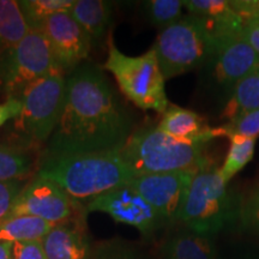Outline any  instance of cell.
<instances>
[{
	"label": "cell",
	"mask_w": 259,
	"mask_h": 259,
	"mask_svg": "<svg viewBox=\"0 0 259 259\" xmlns=\"http://www.w3.org/2000/svg\"><path fill=\"white\" fill-rule=\"evenodd\" d=\"M240 36L259 54V15L246 19Z\"/></svg>",
	"instance_id": "cell-31"
},
{
	"label": "cell",
	"mask_w": 259,
	"mask_h": 259,
	"mask_svg": "<svg viewBox=\"0 0 259 259\" xmlns=\"http://www.w3.org/2000/svg\"><path fill=\"white\" fill-rule=\"evenodd\" d=\"M206 143H189L168 136L158 127L134 131L121 148V156L136 177L199 169L210 163Z\"/></svg>",
	"instance_id": "cell-3"
},
{
	"label": "cell",
	"mask_w": 259,
	"mask_h": 259,
	"mask_svg": "<svg viewBox=\"0 0 259 259\" xmlns=\"http://www.w3.org/2000/svg\"><path fill=\"white\" fill-rule=\"evenodd\" d=\"M220 137L232 138L234 136L257 138L259 136V109L241 114L226 125L218 127Z\"/></svg>",
	"instance_id": "cell-25"
},
{
	"label": "cell",
	"mask_w": 259,
	"mask_h": 259,
	"mask_svg": "<svg viewBox=\"0 0 259 259\" xmlns=\"http://www.w3.org/2000/svg\"><path fill=\"white\" fill-rule=\"evenodd\" d=\"M240 216L219 168L211 162L199 168L187 191L179 221L198 234L211 235Z\"/></svg>",
	"instance_id": "cell-7"
},
{
	"label": "cell",
	"mask_w": 259,
	"mask_h": 259,
	"mask_svg": "<svg viewBox=\"0 0 259 259\" xmlns=\"http://www.w3.org/2000/svg\"><path fill=\"white\" fill-rule=\"evenodd\" d=\"M84 209L57 223L42 239L48 259H90L93 248L85 226Z\"/></svg>",
	"instance_id": "cell-13"
},
{
	"label": "cell",
	"mask_w": 259,
	"mask_h": 259,
	"mask_svg": "<svg viewBox=\"0 0 259 259\" xmlns=\"http://www.w3.org/2000/svg\"><path fill=\"white\" fill-rule=\"evenodd\" d=\"M198 169L147 174L136 177L128 185L144 197L168 223L179 221L187 191Z\"/></svg>",
	"instance_id": "cell-11"
},
{
	"label": "cell",
	"mask_w": 259,
	"mask_h": 259,
	"mask_svg": "<svg viewBox=\"0 0 259 259\" xmlns=\"http://www.w3.org/2000/svg\"><path fill=\"white\" fill-rule=\"evenodd\" d=\"M36 158L31 149L17 143L0 142V183L11 180H27L35 169Z\"/></svg>",
	"instance_id": "cell-18"
},
{
	"label": "cell",
	"mask_w": 259,
	"mask_h": 259,
	"mask_svg": "<svg viewBox=\"0 0 259 259\" xmlns=\"http://www.w3.org/2000/svg\"><path fill=\"white\" fill-rule=\"evenodd\" d=\"M220 46L206 22L189 15L161 30L153 50L164 78L169 79L209 64Z\"/></svg>",
	"instance_id": "cell-4"
},
{
	"label": "cell",
	"mask_w": 259,
	"mask_h": 259,
	"mask_svg": "<svg viewBox=\"0 0 259 259\" xmlns=\"http://www.w3.org/2000/svg\"><path fill=\"white\" fill-rule=\"evenodd\" d=\"M54 225L32 216H17L0 223V242L42 240Z\"/></svg>",
	"instance_id": "cell-21"
},
{
	"label": "cell",
	"mask_w": 259,
	"mask_h": 259,
	"mask_svg": "<svg viewBox=\"0 0 259 259\" xmlns=\"http://www.w3.org/2000/svg\"><path fill=\"white\" fill-rule=\"evenodd\" d=\"M184 2L181 0H149L144 3L149 23L161 30L183 18Z\"/></svg>",
	"instance_id": "cell-24"
},
{
	"label": "cell",
	"mask_w": 259,
	"mask_h": 259,
	"mask_svg": "<svg viewBox=\"0 0 259 259\" xmlns=\"http://www.w3.org/2000/svg\"><path fill=\"white\" fill-rule=\"evenodd\" d=\"M120 150L42 155L36 174L53 180L77 202H88L116 187L127 185L136 178Z\"/></svg>",
	"instance_id": "cell-2"
},
{
	"label": "cell",
	"mask_w": 259,
	"mask_h": 259,
	"mask_svg": "<svg viewBox=\"0 0 259 259\" xmlns=\"http://www.w3.org/2000/svg\"><path fill=\"white\" fill-rule=\"evenodd\" d=\"M84 209L87 212H105L116 222L135 227L144 236H151L166 225H169L166 219L128 184L88 200Z\"/></svg>",
	"instance_id": "cell-9"
},
{
	"label": "cell",
	"mask_w": 259,
	"mask_h": 259,
	"mask_svg": "<svg viewBox=\"0 0 259 259\" xmlns=\"http://www.w3.org/2000/svg\"><path fill=\"white\" fill-rule=\"evenodd\" d=\"M103 69L113 74L121 94L138 108L163 114L169 107L166 78L153 48L142 56L130 57L121 53L109 37Z\"/></svg>",
	"instance_id": "cell-6"
},
{
	"label": "cell",
	"mask_w": 259,
	"mask_h": 259,
	"mask_svg": "<svg viewBox=\"0 0 259 259\" xmlns=\"http://www.w3.org/2000/svg\"><path fill=\"white\" fill-rule=\"evenodd\" d=\"M27 183V180H11L0 183V223L8 218L11 209L14 208L16 199Z\"/></svg>",
	"instance_id": "cell-27"
},
{
	"label": "cell",
	"mask_w": 259,
	"mask_h": 259,
	"mask_svg": "<svg viewBox=\"0 0 259 259\" xmlns=\"http://www.w3.org/2000/svg\"><path fill=\"white\" fill-rule=\"evenodd\" d=\"M58 65L47 38L30 30L17 46L0 53V93L8 99L17 97L32 83L54 71Z\"/></svg>",
	"instance_id": "cell-8"
},
{
	"label": "cell",
	"mask_w": 259,
	"mask_h": 259,
	"mask_svg": "<svg viewBox=\"0 0 259 259\" xmlns=\"http://www.w3.org/2000/svg\"><path fill=\"white\" fill-rule=\"evenodd\" d=\"M132 134V116L106 74L83 63L66 76L63 112L44 155L120 150Z\"/></svg>",
	"instance_id": "cell-1"
},
{
	"label": "cell",
	"mask_w": 259,
	"mask_h": 259,
	"mask_svg": "<svg viewBox=\"0 0 259 259\" xmlns=\"http://www.w3.org/2000/svg\"><path fill=\"white\" fill-rule=\"evenodd\" d=\"M12 259H48L42 240L12 244Z\"/></svg>",
	"instance_id": "cell-29"
},
{
	"label": "cell",
	"mask_w": 259,
	"mask_h": 259,
	"mask_svg": "<svg viewBox=\"0 0 259 259\" xmlns=\"http://www.w3.org/2000/svg\"><path fill=\"white\" fill-rule=\"evenodd\" d=\"M41 32L47 38L58 65L66 76L89 57L92 37L70 12L52 16L45 22Z\"/></svg>",
	"instance_id": "cell-12"
},
{
	"label": "cell",
	"mask_w": 259,
	"mask_h": 259,
	"mask_svg": "<svg viewBox=\"0 0 259 259\" xmlns=\"http://www.w3.org/2000/svg\"><path fill=\"white\" fill-rule=\"evenodd\" d=\"M65 94L66 74L60 70L29 85L21 96V115L14 120L15 143L31 150L47 144L60 120Z\"/></svg>",
	"instance_id": "cell-5"
},
{
	"label": "cell",
	"mask_w": 259,
	"mask_h": 259,
	"mask_svg": "<svg viewBox=\"0 0 259 259\" xmlns=\"http://www.w3.org/2000/svg\"><path fill=\"white\" fill-rule=\"evenodd\" d=\"M240 218L245 227L259 232V183L240 206Z\"/></svg>",
	"instance_id": "cell-28"
},
{
	"label": "cell",
	"mask_w": 259,
	"mask_h": 259,
	"mask_svg": "<svg viewBox=\"0 0 259 259\" xmlns=\"http://www.w3.org/2000/svg\"><path fill=\"white\" fill-rule=\"evenodd\" d=\"M0 259H12V244L11 242H0Z\"/></svg>",
	"instance_id": "cell-32"
},
{
	"label": "cell",
	"mask_w": 259,
	"mask_h": 259,
	"mask_svg": "<svg viewBox=\"0 0 259 259\" xmlns=\"http://www.w3.org/2000/svg\"><path fill=\"white\" fill-rule=\"evenodd\" d=\"M259 109V67L234 85V90L222 112V118L231 121L236 116Z\"/></svg>",
	"instance_id": "cell-20"
},
{
	"label": "cell",
	"mask_w": 259,
	"mask_h": 259,
	"mask_svg": "<svg viewBox=\"0 0 259 259\" xmlns=\"http://www.w3.org/2000/svg\"><path fill=\"white\" fill-rule=\"evenodd\" d=\"M30 31L16 0H0V53L14 48Z\"/></svg>",
	"instance_id": "cell-19"
},
{
	"label": "cell",
	"mask_w": 259,
	"mask_h": 259,
	"mask_svg": "<svg viewBox=\"0 0 259 259\" xmlns=\"http://www.w3.org/2000/svg\"><path fill=\"white\" fill-rule=\"evenodd\" d=\"M166 259H218L210 235L194 232L179 233L164 242Z\"/></svg>",
	"instance_id": "cell-17"
},
{
	"label": "cell",
	"mask_w": 259,
	"mask_h": 259,
	"mask_svg": "<svg viewBox=\"0 0 259 259\" xmlns=\"http://www.w3.org/2000/svg\"><path fill=\"white\" fill-rule=\"evenodd\" d=\"M90 259H143L127 242L109 240L101 242L93 248Z\"/></svg>",
	"instance_id": "cell-26"
},
{
	"label": "cell",
	"mask_w": 259,
	"mask_h": 259,
	"mask_svg": "<svg viewBox=\"0 0 259 259\" xmlns=\"http://www.w3.org/2000/svg\"><path fill=\"white\" fill-rule=\"evenodd\" d=\"M22 108H23V103H22V100L17 97L8 99L6 101L0 103V127L10 120L17 119L21 115Z\"/></svg>",
	"instance_id": "cell-30"
},
{
	"label": "cell",
	"mask_w": 259,
	"mask_h": 259,
	"mask_svg": "<svg viewBox=\"0 0 259 259\" xmlns=\"http://www.w3.org/2000/svg\"><path fill=\"white\" fill-rule=\"evenodd\" d=\"M231 139V148L221 167V176L227 183L240 171L253 157L255 138L234 136Z\"/></svg>",
	"instance_id": "cell-23"
},
{
	"label": "cell",
	"mask_w": 259,
	"mask_h": 259,
	"mask_svg": "<svg viewBox=\"0 0 259 259\" xmlns=\"http://www.w3.org/2000/svg\"><path fill=\"white\" fill-rule=\"evenodd\" d=\"M82 209L79 202L71 198L57 183L35 174L21 191L5 220L32 216L57 225L72 218Z\"/></svg>",
	"instance_id": "cell-10"
},
{
	"label": "cell",
	"mask_w": 259,
	"mask_h": 259,
	"mask_svg": "<svg viewBox=\"0 0 259 259\" xmlns=\"http://www.w3.org/2000/svg\"><path fill=\"white\" fill-rule=\"evenodd\" d=\"M209 64L212 66L215 82L222 87H231L259 67V54L238 36L222 44Z\"/></svg>",
	"instance_id": "cell-14"
},
{
	"label": "cell",
	"mask_w": 259,
	"mask_h": 259,
	"mask_svg": "<svg viewBox=\"0 0 259 259\" xmlns=\"http://www.w3.org/2000/svg\"><path fill=\"white\" fill-rule=\"evenodd\" d=\"M157 127L170 137L189 143H208L219 137L218 127H209L196 112L177 106L168 107Z\"/></svg>",
	"instance_id": "cell-15"
},
{
	"label": "cell",
	"mask_w": 259,
	"mask_h": 259,
	"mask_svg": "<svg viewBox=\"0 0 259 259\" xmlns=\"http://www.w3.org/2000/svg\"><path fill=\"white\" fill-rule=\"evenodd\" d=\"M113 8L106 0H76L70 14L93 41H100L112 24Z\"/></svg>",
	"instance_id": "cell-16"
},
{
	"label": "cell",
	"mask_w": 259,
	"mask_h": 259,
	"mask_svg": "<svg viewBox=\"0 0 259 259\" xmlns=\"http://www.w3.org/2000/svg\"><path fill=\"white\" fill-rule=\"evenodd\" d=\"M76 0H19L18 4L30 30L41 31L45 22L52 16L70 12Z\"/></svg>",
	"instance_id": "cell-22"
}]
</instances>
